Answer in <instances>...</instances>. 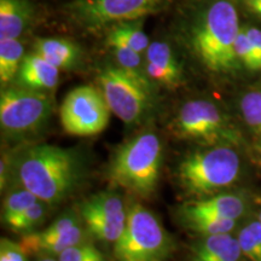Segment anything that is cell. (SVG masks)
I'll return each mask as SVG.
<instances>
[{
	"label": "cell",
	"instance_id": "cell-1",
	"mask_svg": "<svg viewBox=\"0 0 261 261\" xmlns=\"http://www.w3.org/2000/svg\"><path fill=\"white\" fill-rule=\"evenodd\" d=\"M12 167L18 184L47 204L65 200L80 184L84 169L76 152L50 144L24 150Z\"/></svg>",
	"mask_w": 261,
	"mask_h": 261
},
{
	"label": "cell",
	"instance_id": "cell-2",
	"mask_svg": "<svg viewBox=\"0 0 261 261\" xmlns=\"http://www.w3.org/2000/svg\"><path fill=\"white\" fill-rule=\"evenodd\" d=\"M161 163V140L150 130L140 133L116 150L108 169V179L113 187L148 198L158 188Z\"/></svg>",
	"mask_w": 261,
	"mask_h": 261
},
{
	"label": "cell",
	"instance_id": "cell-3",
	"mask_svg": "<svg viewBox=\"0 0 261 261\" xmlns=\"http://www.w3.org/2000/svg\"><path fill=\"white\" fill-rule=\"evenodd\" d=\"M241 171L240 156L227 144L196 150L179 163L178 182L181 190L195 200L208 197L237 180Z\"/></svg>",
	"mask_w": 261,
	"mask_h": 261
},
{
	"label": "cell",
	"instance_id": "cell-4",
	"mask_svg": "<svg viewBox=\"0 0 261 261\" xmlns=\"http://www.w3.org/2000/svg\"><path fill=\"white\" fill-rule=\"evenodd\" d=\"M241 28L236 8L227 0H218L205 11L194 34V47L205 68L227 73L237 65L234 44Z\"/></svg>",
	"mask_w": 261,
	"mask_h": 261
},
{
	"label": "cell",
	"instance_id": "cell-5",
	"mask_svg": "<svg viewBox=\"0 0 261 261\" xmlns=\"http://www.w3.org/2000/svg\"><path fill=\"white\" fill-rule=\"evenodd\" d=\"M173 241L155 214L139 203L127 210L125 230L114 244L117 261H166Z\"/></svg>",
	"mask_w": 261,
	"mask_h": 261
},
{
	"label": "cell",
	"instance_id": "cell-6",
	"mask_svg": "<svg viewBox=\"0 0 261 261\" xmlns=\"http://www.w3.org/2000/svg\"><path fill=\"white\" fill-rule=\"evenodd\" d=\"M110 112L127 125L144 119L151 107L150 84L119 67L103 68L97 77Z\"/></svg>",
	"mask_w": 261,
	"mask_h": 261
},
{
	"label": "cell",
	"instance_id": "cell-7",
	"mask_svg": "<svg viewBox=\"0 0 261 261\" xmlns=\"http://www.w3.org/2000/svg\"><path fill=\"white\" fill-rule=\"evenodd\" d=\"M171 128L180 139L202 144H227L237 139L220 109L210 100H189L180 108Z\"/></svg>",
	"mask_w": 261,
	"mask_h": 261
},
{
	"label": "cell",
	"instance_id": "cell-8",
	"mask_svg": "<svg viewBox=\"0 0 261 261\" xmlns=\"http://www.w3.org/2000/svg\"><path fill=\"white\" fill-rule=\"evenodd\" d=\"M52 112L50 98L42 91L22 87L3 90L0 96V125L10 136L37 132Z\"/></svg>",
	"mask_w": 261,
	"mask_h": 261
},
{
	"label": "cell",
	"instance_id": "cell-9",
	"mask_svg": "<svg viewBox=\"0 0 261 261\" xmlns=\"http://www.w3.org/2000/svg\"><path fill=\"white\" fill-rule=\"evenodd\" d=\"M60 119L63 129L71 136H94L107 128L110 109L102 91L92 85H83L65 96Z\"/></svg>",
	"mask_w": 261,
	"mask_h": 261
},
{
	"label": "cell",
	"instance_id": "cell-10",
	"mask_svg": "<svg viewBox=\"0 0 261 261\" xmlns=\"http://www.w3.org/2000/svg\"><path fill=\"white\" fill-rule=\"evenodd\" d=\"M79 215L94 238L115 243L125 230L127 210L120 195L103 191L81 202Z\"/></svg>",
	"mask_w": 261,
	"mask_h": 261
},
{
	"label": "cell",
	"instance_id": "cell-11",
	"mask_svg": "<svg viewBox=\"0 0 261 261\" xmlns=\"http://www.w3.org/2000/svg\"><path fill=\"white\" fill-rule=\"evenodd\" d=\"M87 242V232L74 212L62 214L39 232L22 234L19 244L27 255L58 256L68 248Z\"/></svg>",
	"mask_w": 261,
	"mask_h": 261
},
{
	"label": "cell",
	"instance_id": "cell-12",
	"mask_svg": "<svg viewBox=\"0 0 261 261\" xmlns=\"http://www.w3.org/2000/svg\"><path fill=\"white\" fill-rule=\"evenodd\" d=\"M161 0H79L71 10L83 23L100 27L144 17L158 8Z\"/></svg>",
	"mask_w": 261,
	"mask_h": 261
},
{
	"label": "cell",
	"instance_id": "cell-13",
	"mask_svg": "<svg viewBox=\"0 0 261 261\" xmlns=\"http://www.w3.org/2000/svg\"><path fill=\"white\" fill-rule=\"evenodd\" d=\"M247 203L242 196L237 194H218L215 196L189 201L179 207V218L217 217L237 220L244 214Z\"/></svg>",
	"mask_w": 261,
	"mask_h": 261
},
{
	"label": "cell",
	"instance_id": "cell-14",
	"mask_svg": "<svg viewBox=\"0 0 261 261\" xmlns=\"http://www.w3.org/2000/svg\"><path fill=\"white\" fill-rule=\"evenodd\" d=\"M145 54L144 70L149 79L158 81L171 89L178 87L181 84V68L168 44L162 41L151 42Z\"/></svg>",
	"mask_w": 261,
	"mask_h": 261
},
{
	"label": "cell",
	"instance_id": "cell-15",
	"mask_svg": "<svg viewBox=\"0 0 261 261\" xmlns=\"http://www.w3.org/2000/svg\"><path fill=\"white\" fill-rule=\"evenodd\" d=\"M243 254L237 238L231 233L202 236L191 248L189 261H241Z\"/></svg>",
	"mask_w": 261,
	"mask_h": 261
},
{
	"label": "cell",
	"instance_id": "cell-16",
	"mask_svg": "<svg viewBox=\"0 0 261 261\" xmlns=\"http://www.w3.org/2000/svg\"><path fill=\"white\" fill-rule=\"evenodd\" d=\"M60 81V68L34 52L24 56L18 71V83L27 89L55 90Z\"/></svg>",
	"mask_w": 261,
	"mask_h": 261
},
{
	"label": "cell",
	"instance_id": "cell-17",
	"mask_svg": "<svg viewBox=\"0 0 261 261\" xmlns=\"http://www.w3.org/2000/svg\"><path fill=\"white\" fill-rule=\"evenodd\" d=\"M31 19V8L24 0H0V40L18 39Z\"/></svg>",
	"mask_w": 261,
	"mask_h": 261
},
{
	"label": "cell",
	"instance_id": "cell-18",
	"mask_svg": "<svg viewBox=\"0 0 261 261\" xmlns=\"http://www.w3.org/2000/svg\"><path fill=\"white\" fill-rule=\"evenodd\" d=\"M34 50L60 69H69L79 58V48L67 39L42 38L35 42Z\"/></svg>",
	"mask_w": 261,
	"mask_h": 261
},
{
	"label": "cell",
	"instance_id": "cell-19",
	"mask_svg": "<svg viewBox=\"0 0 261 261\" xmlns=\"http://www.w3.org/2000/svg\"><path fill=\"white\" fill-rule=\"evenodd\" d=\"M23 55V45L17 39L0 40V81L3 86L14 80L16 74H18Z\"/></svg>",
	"mask_w": 261,
	"mask_h": 261
},
{
	"label": "cell",
	"instance_id": "cell-20",
	"mask_svg": "<svg viewBox=\"0 0 261 261\" xmlns=\"http://www.w3.org/2000/svg\"><path fill=\"white\" fill-rule=\"evenodd\" d=\"M132 22L133 21L117 23L108 35V44L112 45L121 42L139 54H143V52H146L150 45L149 38L143 32L139 23H132Z\"/></svg>",
	"mask_w": 261,
	"mask_h": 261
},
{
	"label": "cell",
	"instance_id": "cell-21",
	"mask_svg": "<svg viewBox=\"0 0 261 261\" xmlns=\"http://www.w3.org/2000/svg\"><path fill=\"white\" fill-rule=\"evenodd\" d=\"M40 201L33 192L28 189L18 184V187L12 189L6 195L2 208V220L5 226L11 223L15 218H17L22 212H24L28 207Z\"/></svg>",
	"mask_w": 261,
	"mask_h": 261
},
{
	"label": "cell",
	"instance_id": "cell-22",
	"mask_svg": "<svg viewBox=\"0 0 261 261\" xmlns=\"http://www.w3.org/2000/svg\"><path fill=\"white\" fill-rule=\"evenodd\" d=\"M181 223L192 232L201 236H211V234L231 233L236 226V220L224 219L217 217H189L182 218Z\"/></svg>",
	"mask_w": 261,
	"mask_h": 261
},
{
	"label": "cell",
	"instance_id": "cell-23",
	"mask_svg": "<svg viewBox=\"0 0 261 261\" xmlns=\"http://www.w3.org/2000/svg\"><path fill=\"white\" fill-rule=\"evenodd\" d=\"M47 203L42 201H38L31 207H28L24 212H22L17 218L10 223L8 226L10 230L17 233H29L33 232L35 227H38L46 218L48 212Z\"/></svg>",
	"mask_w": 261,
	"mask_h": 261
},
{
	"label": "cell",
	"instance_id": "cell-24",
	"mask_svg": "<svg viewBox=\"0 0 261 261\" xmlns=\"http://www.w3.org/2000/svg\"><path fill=\"white\" fill-rule=\"evenodd\" d=\"M110 46L114 50V55H115L116 61L120 67L132 75H135L139 80L144 81V83H149L148 77H146L148 75H146L145 70H143L142 68V57H140L142 54L135 51L125 44H121V42L112 44Z\"/></svg>",
	"mask_w": 261,
	"mask_h": 261
},
{
	"label": "cell",
	"instance_id": "cell-25",
	"mask_svg": "<svg viewBox=\"0 0 261 261\" xmlns=\"http://www.w3.org/2000/svg\"><path fill=\"white\" fill-rule=\"evenodd\" d=\"M241 112L244 121L261 140V91H250L241 99Z\"/></svg>",
	"mask_w": 261,
	"mask_h": 261
},
{
	"label": "cell",
	"instance_id": "cell-26",
	"mask_svg": "<svg viewBox=\"0 0 261 261\" xmlns=\"http://www.w3.org/2000/svg\"><path fill=\"white\" fill-rule=\"evenodd\" d=\"M57 257L60 261H107L102 252L89 242L68 248Z\"/></svg>",
	"mask_w": 261,
	"mask_h": 261
},
{
	"label": "cell",
	"instance_id": "cell-27",
	"mask_svg": "<svg viewBox=\"0 0 261 261\" xmlns=\"http://www.w3.org/2000/svg\"><path fill=\"white\" fill-rule=\"evenodd\" d=\"M234 52H236L237 61L241 62L244 67L248 68L249 70L260 71L259 62L256 60L249 39L247 37L246 28H241L240 33H238L236 44H234Z\"/></svg>",
	"mask_w": 261,
	"mask_h": 261
},
{
	"label": "cell",
	"instance_id": "cell-28",
	"mask_svg": "<svg viewBox=\"0 0 261 261\" xmlns=\"http://www.w3.org/2000/svg\"><path fill=\"white\" fill-rule=\"evenodd\" d=\"M237 240L243 256L250 261H261V249L248 225L240 231Z\"/></svg>",
	"mask_w": 261,
	"mask_h": 261
},
{
	"label": "cell",
	"instance_id": "cell-29",
	"mask_svg": "<svg viewBox=\"0 0 261 261\" xmlns=\"http://www.w3.org/2000/svg\"><path fill=\"white\" fill-rule=\"evenodd\" d=\"M27 253L19 242H14L9 238L0 241V261H27Z\"/></svg>",
	"mask_w": 261,
	"mask_h": 261
},
{
	"label": "cell",
	"instance_id": "cell-30",
	"mask_svg": "<svg viewBox=\"0 0 261 261\" xmlns=\"http://www.w3.org/2000/svg\"><path fill=\"white\" fill-rule=\"evenodd\" d=\"M247 37L249 39L250 45H252V48L255 54V57L257 62H259L260 70H261V31L259 28L250 27L246 28Z\"/></svg>",
	"mask_w": 261,
	"mask_h": 261
},
{
	"label": "cell",
	"instance_id": "cell-31",
	"mask_svg": "<svg viewBox=\"0 0 261 261\" xmlns=\"http://www.w3.org/2000/svg\"><path fill=\"white\" fill-rule=\"evenodd\" d=\"M12 165L9 162V156L3 155L2 158V168H0V185H2V190L8 185V180L10 177V172H11Z\"/></svg>",
	"mask_w": 261,
	"mask_h": 261
},
{
	"label": "cell",
	"instance_id": "cell-32",
	"mask_svg": "<svg viewBox=\"0 0 261 261\" xmlns=\"http://www.w3.org/2000/svg\"><path fill=\"white\" fill-rule=\"evenodd\" d=\"M248 8L254 14L261 16V0H244Z\"/></svg>",
	"mask_w": 261,
	"mask_h": 261
},
{
	"label": "cell",
	"instance_id": "cell-33",
	"mask_svg": "<svg viewBox=\"0 0 261 261\" xmlns=\"http://www.w3.org/2000/svg\"><path fill=\"white\" fill-rule=\"evenodd\" d=\"M37 261H60V260H58V257L57 259H55V257H52V256H41V257H39Z\"/></svg>",
	"mask_w": 261,
	"mask_h": 261
},
{
	"label": "cell",
	"instance_id": "cell-34",
	"mask_svg": "<svg viewBox=\"0 0 261 261\" xmlns=\"http://www.w3.org/2000/svg\"><path fill=\"white\" fill-rule=\"evenodd\" d=\"M256 151H257V156H259L260 162H261V140H257V144H256Z\"/></svg>",
	"mask_w": 261,
	"mask_h": 261
},
{
	"label": "cell",
	"instance_id": "cell-35",
	"mask_svg": "<svg viewBox=\"0 0 261 261\" xmlns=\"http://www.w3.org/2000/svg\"><path fill=\"white\" fill-rule=\"evenodd\" d=\"M261 223V211H260V213H259V219H257Z\"/></svg>",
	"mask_w": 261,
	"mask_h": 261
}]
</instances>
